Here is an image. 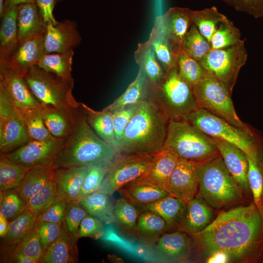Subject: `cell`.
<instances>
[{"label":"cell","mask_w":263,"mask_h":263,"mask_svg":"<svg viewBox=\"0 0 263 263\" xmlns=\"http://www.w3.org/2000/svg\"><path fill=\"white\" fill-rule=\"evenodd\" d=\"M80 106L86 116L88 124L94 132L115 149L116 142L112 112L104 109L101 111H95L82 103H80Z\"/></svg>","instance_id":"cell-31"},{"label":"cell","mask_w":263,"mask_h":263,"mask_svg":"<svg viewBox=\"0 0 263 263\" xmlns=\"http://www.w3.org/2000/svg\"><path fill=\"white\" fill-rule=\"evenodd\" d=\"M44 34L19 41L7 57L0 62L23 77L32 67L38 65L44 54Z\"/></svg>","instance_id":"cell-15"},{"label":"cell","mask_w":263,"mask_h":263,"mask_svg":"<svg viewBox=\"0 0 263 263\" xmlns=\"http://www.w3.org/2000/svg\"><path fill=\"white\" fill-rule=\"evenodd\" d=\"M179 158L172 150L163 148L153 155L146 173L133 182H148L157 185L168 192L170 176Z\"/></svg>","instance_id":"cell-22"},{"label":"cell","mask_w":263,"mask_h":263,"mask_svg":"<svg viewBox=\"0 0 263 263\" xmlns=\"http://www.w3.org/2000/svg\"><path fill=\"white\" fill-rule=\"evenodd\" d=\"M74 54V50L61 53H44L37 65L67 82L74 83L72 75Z\"/></svg>","instance_id":"cell-37"},{"label":"cell","mask_w":263,"mask_h":263,"mask_svg":"<svg viewBox=\"0 0 263 263\" xmlns=\"http://www.w3.org/2000/svg\"><path fill=\"white\" fill-rule=\"evenodd\" d=\"M37 223L40 243L44 255L48 248L60 235L63 223L38 221Z\"/></svg>","instance_id":"cell-52"},{"label":"cell","mask_w":263,"mask_h":263,"mask_svg":"<svg viewBox=\"0 0 263 263\" xmlns=\"http://www.w3.org/2000/svg\"><path fill=\"white\" fill-rule=\"evenodd\" d=\"M247 58L244 39L228 47L211 49L200 63L206 73L223 84L232 93L240 71Z\"/></svg>","instance_id":"cell-9"},{"label":"cell","mask_w":263,"mask_h":263,"mask_svg":"<svg viewBox=\"0 0 263 263\" xmlns=\"http://www.w3.org/2000/svg\"><path fill=\"white\" fill-rule=\"evenodd\" d=\"M26 204L16 189L0 191V214L9 222L25 210Z\"/></svg>","instance_id":"cell-46"},{"label":"cell","mask_w":263,"mask_h":263,"mask_svg":"<svg viewBox=\"0 0 263 263\" xmlns=\"http://www.w3.org/2000/svg\"><path fill=\"white\" fill-rule=\"evenodd\" d=\"M37 222L26 236L16 244L12 253L23 254L34 259L38 263H41L43 255Z\"/></svg>","instance_id":"cell-49"},{"label":"cell","mask_w":263,"mask_h":263,"mask_svg":"<svg viewBox=\"0 0 263 263\" xmlns=\"http://www.w3.org/2000/svg\"><path fill=\"white\" fill-rule=\"evenodd\" d=\"M30 169L14 163L0 156V191L16 189Z\"/></svg>","instance_id":"cell-42"},{"label":"cell","mask_w":263,"mask_h":263,"mask_svg":"<svg viewBox=\"0 0 263 263\" xmlns=\"http://www.w3.org/2000/svg\"><path fill=\"white\" fill-rule=\"evenodd\" d=\"M263 225L261 212L253 202L221 212L205 229L192 236L209 255L221 251L238 260L254 249Z\"/></svg>","instance_id":"cell-1"},{"label":"cell","mask_w":263,"mask_h":263,"mask_svg":"<svg viewBox=\"0 0 263 263\" xmlns=\"http://www.w3.org/2000/svg\"><path fill=\"white\" fill-rule=\"evenodd\" d=\"M81 37L75 21L64 19L47 24L44 38V53H61L78 46Z\"/></svg>","instance_id":"cell-16"},{"label":"cell","mask_w":263,"mask_h":263,"mask_svg":"<svg viewBox=\"0 0 263 263\" xmlns=\"http://www.w3.org/2000/svg\"><path fill=\"white\" fill-rule=\"evenodd\" d=\"M67 139L53 137L46 140H30L7 153L0 154L10 161L32 168L54 164Z\"/></svg>","instance_id":"cell-13"},{"label":"cell","mask_w":263,"mask_h":263,"mask_svg":"<svg viewBox=\"0 0 263 263\" xmlns=\"http://www.w3.org/2000/svg\"><path fill=\"white\" fill-rule=\"evenodd\" d=\"M163 148L179 158L203 163L220 154L211 138L185 120H169Z\"/></svg>","instance_id":"cell-6"},{"label":"cell","mask_w":263,"mask_h":263,"mask_svg":"<svg viewBox=\"0 0 263 263\" xmlns=\"http://www.w3.org/2000/svg\"><path fill=\"white\" fill-rule=\"evenodd\" d=\"M89 167H72L56 169L54 177L57 195L68 203L77 201Z\"/></svg>","instance_id":"cell-21"},{"label":"cell","mask_w":263,"mask_h":263,"mask_svg":"<svg viewBox=\"0 0 263 263\" xmlns=\"http://www.w3.org/2000/svg\"><path fill=\"white\" fill-rule=\"evenodd\" d=\"M134 57L150 87L155 86L162 79L165 71L159 62L152 46L148 40L138 44Z\"/></svg>","instance_id":"cell-28"},{"label":"cell","mask_w":263,"mask_h":263,"mask_svg":"<svg viewBox=\"0 0 263 263\" xmlns=\"http://www.w3.org/2000/svg\"><path fill=\"white\" fill-rule=\"evenodd\" d=\"M196 176L198 194L211 207L221 208L242 201L241 188L220 154L200 163Z\"/></svg>","instance_id":"cell-4"},{"label":"cell","mask_w":263,"mask_h":263,"mask_svg":"<svg viewBox=\"0 0 263 263\" xmlns=\"http://www.w3.org/2000/svg\"><path fill=\"white\" fill-rule=\"evenodd\" d=\"M27 2H36V0H5L4 11L12 7Z\"/></svg>","instance_id":"cell-61"},{"label":"cell","mask_w":263,"mask_h":263,"mask_svg":"<svg viewBox=\"0 0 263 263\" xmlns=\"http://www.w3.org/2000/svg\"><path fill=\"white\" fill-rule=\"evenodd\" d=\"M182 48L199 62L211 49L210 43L193 24L185 38Z\"/></svg>","instance_id":"cell-47"},{"label":"cell","mask_w":263,"mask_h":263,"mask_svg":"<svg viewBox=\"0 0 263 263\" xmlns=\"http://www.w3.org/2000/svg\"><path fill=\"white\" fill-rule=\"evenodd\" d=\"M169 121L149 96L143 100L118 142L116 152L154 154L163 148Z\"/></svg>","instance_id":"cell-2"},{"label":"cell","mask_w":263,"mask_h":263,"mask_svg":"<svg viewBox=\"0 0 263 263\" xmlns=\"http://www.w3.org/2000/svg\"><path fill=\"white\" fill-rule=\"evenodd\" d=\"M196 163L179 158L169 177L168 192L186 203L194 198L198 192Z\"/></svg>","instance_id":"cell-14"},{"label":"cell","mask_w":263,"mask_h":263,"mask_svg":"<svg viewBox=\"0 0 263 263\" xmlns=\"http://www.w3.org/2000/svg\"><path fill=\"white\" fill-rule=\"evenodd\" d=\"M167 231L166 223L162 217L151 211H143L138 219L135 237L148 244L155 245Z\"/></svg>","instance_id":"cell-32"},{"label":"cell","mask_w":263,"mask_h":263,"mask_svg":"<svg viewBox=\"0 0 263 263\" xmlns=\"http://www.w3.org/2000/svg\"><path fill=\"white\" fill-rule=\"evenodd\" d=\"M235 10L254 18H263V0H221Z\"/></svg>","instance_id":"cell-56"},{"label":"cell","mask_w":263,"mask_h":263,"mask_svg":"<svg viewBox=\"0 0 263 263\" xmlns=\"http://www.w3.org/2000/svg\"><path fill=\"white\" fill-rule=\"evenodd\" d=\"M68 202L58 197L46 207L37 218L38 222L63 224L65 220Z\"/></svg>","instance_id":"cell-54"},{"label":"cell","mask_w":263,"mask_h":263,"mask_svg":"<svg viewBox=\"0 0 263 263\" xmlns=\"http://www.w3.org/2000/svg\"><path fill=\"white\" fill-rule=\"evenodd\" d=\"M190 11L188 8L174 7L158 17L165 35L173 47H182L185 38L192 25Z\"/></svg>","instance_id":"cell-19"},{"label":"cell","mask_w":263,"mask_h":263,"mask_svg":"<svg viewBox=\"0 0 263 263\" xmlns=\"http://www.w3.org/2000/svg\"><path fill=\"white\" fill-rule=\"evenodd\" d=\"M18 6L4 12L0 29V60L4 59L19 42L17 28Z\"/></svg>","instance_id":"cell-33"},{"label":"cell","mask_w":263,"mask_h":263,"mask_svg":"<svg viewBox=\"0 0 263 263\" xmlns=\"http://www.w3.org/2000/svg\"><path fill=\"white\" fill-rule=\"evenodd\" d=\"M81 112L79 109L77 112L72 133L54 162L56 169L89 167L101 162L112 161L118 154L112 146L94 132L81 107Z\"/></svg>","instance_id":"cell-3"},{"label":"cell","mask_w":263,"mask_h":263,"mask_svg":"<svg viewBox=\"0 0 263 263\" xmlns=\"http://www.w3.org/2000/svg\"><path fill=\"white\" fill-rule=\"evenodd\" d=\"M118 191L134 205L152 203L170 195L158 185L148 182H132Z\"/></svg>","instance_id":"cell-27"},{"label":"cell","mask_w":263,"mask_h":263,"mask_svg":"<svg viewBox=\"0 0 263 263\" xmlns=\"http://www.w3.org/2000/svg\"><path fill=\"white\" fill-rule=\"evenodd\" d=\"M198 194L186 203L184 220L178 230L193 235L205 229L212 222L211 207Z\"/></svg>","instance_id":"cell-25"},{"label":"cell","mask_w":263,"mask_h":263,"mask_svg":"<svg viewBox=\"0 0 263 263\" xmlns=\"http://www.w3.org/2000/svg\"><path fill=\"white\" fill-rule=\"evenodd\" d=\"M88 214L78 201L68 203L64 224L69 235L76 241L80 223Z\"/></svg>","instance_id":"cell-50"},{"label":"cell","mask_w":263,"mask_h":263,"mask_svg":"<svg viewBox=\"0 0 263 263\" xmlns=\"http://www.w3.org/2000/svg\"><path fill=\"white\" fill-rule=\"evenodd\" d=\"M56 169L54 164L31 168L16 188L26 202L41 189L53 177Z\"/></svg>","instance_id":"cell-30"},{"label":"cell","mask_w":263,"mask_h":263,"mask_svg":"<svg viewBox=\"0 0 263 263\" xmlns=\"http://www.w3.org/2000/svg\"><path fill=\"white\" fill-rule=\"evenodd\" d=\"M150 88L144 74L139 69L135 79L130 84L126 91L103 109L112 112L120 107L137 104L149 97Z\"/></svg>","instance_id":"cell-36"},{"label":"cell","mask_w":263,"mask_h":263,"mask_svg":"<svg viewBox=\"0 0 263 263\" xmlns=\"http://www.w3.org/2000/svg\"><path fill=\"white\" fill-rule=\"evenodd\" d=\"M76 241L67 232L64 223L62 232L43 256V263H75L78 261Z\"/></svg>","instance_id":"cell-29"},{"label":"cell","mask_w":263,"mask_h":263,"mask_svg":"<svg viewBox=\"0 0 263 263\" xmlns=\"http://www.w3.org/2000/svg\"><path fill=\"white\" fill-rule=\"evenodd\" d=\"M114 222L127 236L135 237L138 218L142 213L132 202L121 197L114 205Z\"/></svg>","instance_id":"cell-38"},{"label":"cell","mask_w":263,"mask_h":263,"mask_svg":"<svg viewBox=\"0 0 263 263\" xmlns=\"http://www.w3.org/2000/svg\"><path fill=\"white\" fill-rule=\"evenodd\" d=\"M112 161L103 162L89 167L88 172L83 182L77 201L99 189Z\"/></svg>","instance_id":"cell-45"},{"label":"cell","mask_w":263,"mask_h":263,"mask_svg":"<svg viewBox=\"0 0 263 263\" xmlns=\"http://www.w3.org/2000/svg\"><path fill=\"white\" fill-rule=\"evenodd\" d=\"M191 89L200 108L254 137L249 127L238 117L231 97V93L223 84L207 73Z\"/></svg>","instance_id":"cell-8"},{"label":"cell","mask_w":263,"mask_h":263,"mask_svg":"<svg viewBox=\"0 0 263 263\" xmlns=\"http://www.w3.org/2000/svg\"><path fill=\"white\" fill-rule=\"evenodd\" d=\"M30 140L19 109L0 85V151L11 152Z\"/></svg>","instance_id":"cell-12"},{"label":"cell","mask_w":263,"mask_h":263,"mask_svg":"<svg viewBox=\"0 0 263 263\" xmlns=\"http://www.w3.org/2000/svg\"><path fill=\"white\" fill-rule=\"evenodd\" d=\"M4 1L5 0H0V16L3 14L4 11Z\"/></svg>","instance_id":"cell-62"},{"label":"cell","mask_w":263,"mask_h":263,"mask_svg":"<svg viewBox=\"0 0 263 263\" xmlns=\"http://www.w3.org/2000/svg\"><path fill=\"white\" fill-rule=\"evenodd\" d=\"M188 234L179 230L164 233L155 244L156 251L168 261L186 260L192 247L191 239Z\"/></svg>","instance_id":"cell-24"},{"label":"cell","mask_w":263,"mask_h":263,"mask_svg":"<svg viewBox=\"0 0 263 263\" xmlns=\"http://www.w3.org/2000/svg\"><path fill=\"white\" fill-rule=\"evenodd\" d=\"M104 233L102 222L90 214L82 220L77 235V239L82 237H90L94 239L100 238Z\"/></svg>","instance_id":"cell-55"},{"label":"cell","mask_w":263,"mask_h":263,"mask_svg":"<svg viewBox=\"0 0 263 263\" xmlns=\"http://www.w3.org/2000/svg\"><path fill=\"white\" fill-rule=\"evenodd\" d=\"M38 215L25 208L17 218L9 222L3 239L9 244H17L30 232L37 221Z\"/></svg>","instance_id":"cell-41"},{"label":"cell","mask_w":263,"mask_h":263,"mask_svg":"<svg viewBox=\"0 0 263 263\" xmlns=\"http://www.w3.org/2000/svg\"><path fill=\"white\" fill-rule=\"evenodd\" d=\"M138 104L120 107L112 112L116 142V146L121 139L127 125L136 112Z\"/></svg>","instance_id":"cell-53"},{"label":"cell","mask_w":263,"mask_h":263,"mask_svg":"<svg viewBox=\"0 0 263 263\" xmlns=\"http://www.w3.org/2000/svg\"><path fill=\"white\" fill-rule=\"evenodd\" d=\"M0 85L19 109H38L41 105L32 94L24 77L1 62Z\"/></svg>","instance_id":"cell-17"},{"label":"cell","mask_w":263,"mask_h":263,"mask_svg":"<svg viewBox=\"0 0 263 263\" xmlns=\"http://www.w3.org/2000/svg\"><path fill=\"white\" fill-rule=\"evenodd\" d=\"M9 222L5 217L0 214V236L2 238H3L7 233Z\"/></svg>","instance_id":"cell-60"},{"label":"cell","mask_w":263,"mask_h":263,"mask_svg":"<svg viewBox=\"0 0 263 263\" xmlns=\"http://www.w3.org/2000/svg\"><path fill=\"white\" fill-rule=\"evenodd\" d=\"M56 2V0H36L39 12L47 24L52 23L55 25L58 22L56 19L53 14Z\"/></svg>","instance_id":"cell-57"},{"label":"cell","mask_w":263,"mask_h":263,"mask_svg":"<svg viewBox=\"0 0 263 263\" xmlns=\"http://www.w3.org/2000/svg\"><path fill=\"white\" fill-rule=\"evenodd\" d=\"M176 66L181 77L192 88L206 75L200 62L182 47H173Z\"/></svg>","instance_id":"cell-40"},{"label":"cell","mask_w":263,"mask_h":263,"mask_svg":"<svg viewBox=\"0 0 263 263\" xmlns=\"http://www.w3.org/2000/svg\"><path fill=\"white\" fill-rule=\"evenodd\" d=\"M211 138L230 174L241 188L248 191L250 187L248 181V161L246 154L231 143Z\"/></svg>","instance_id":"cell-18"},{"label":"cell","mask_w":263,"mask_h":263,"mask_svg":"<svg viewBox=\"0 0 263 263\" xmlns=\"http://www.w3.org/2000/svg\"><path fill=\"white\" fill-rule=\"evenodd\" d=\"M247 157L248 161L249 185L253 194L254 202L261 211V202L263 195V177L258 165V159Z\"/></svg>","instance_id":"cell-51"},{"label":"cell","mask_w":263,"mask_h":263,"mask_svg":"<svg viewBox=\"0 0 263 263\" xmlns=\"http://www.w3.org/2000/svg\"><path fill=\"white\" fill-rule=\"evenodd\" d=\"M64 0H56V2H59V1H63Z\"/></svg>","instance_id":"cell-63"},{"label":"cell","mask_w":263,"mask_h":263,"mask_svg":"<svg viewBox=\"0 0 263 263\" xmlns=\"http://www.w3.org/2000/svg\"><path fill=\"white\" fill-rule=\"evenodd\" d=\"M58 197L54 177L27 202L26 208L38 216Z\"/></svg>","instance_id":"cell-48"},{"label":"cell","mask_w":263,"mask_h":263,"mask_svg":"<svg viewBox=\"0 0 263 263\" xmlns=\"http://www.w3.org/2000/svg\"><path fill=\"white\" fill-rule=\"evenodd\" d=\"M192 24L210 42L211 37L219 25L228 19L215 6L190 11Z\"/></svg>","instance_id":"cell-39"},{"label":"cell","mask_w":263,"mask_h":263,"mask_svg":"<svg viewBox=\"0 0 263 263\" xmlns=\"http://www.w3.org/2000/svg\"><path fill=\"white\" fill-rule=\"evenodd\" d=\"M11 259L13 262L18 263H38L34 259L21 253H12Z\"/></svg>","instance_id":"cell-59"},{"label":"cell","mask_w":263,"mask_h":263,"mask_svg":"<svg viewBox=\"0 0 263 263\" xmlns=\"http://www.w3.org/2000/svg\"><path fill=\"white\" fill-rule=\"evenodd\" d=\"M78 202L89 214L102 222L106 224L114 222V206L105 192L98 190Z\"/></svg>","instance_id":"cell-34"},{"label":"cell","mask_w":263,"mask_h":263,"mask_svg":"<svg viewBox=\"0 0 263 263\" xmlns=\"http://www.w3.org/2000/svg\"><path fill=\"white\" fill-rule=\"evenodd\" d=\"M148 41L152 46L156 57L165 72L176 66L173 47L165 35L158 17L155 18Z\"/></svg>","instance_id":"cell-35"},{"label":"cell","mask_w":263,"mask_h":263,"mask_svg":"<svg viewBox=\"0 0 263 263\" xmlns=\"http://www.w3.org/2000/svg\"><path fill=\"white\" fill-rule=\"evenodd\" d=\"M46 26L36 2H27L18 6L19 41L44 34Z\"/></svg>","instance_id":"cell-26"},{"label":"cell","mask_w":263,"mask_h":263,"mask_svg":"<svg viewBox=\"0 0 263 263\" xmlns=\"http://www.w3.org/2000/svg\"><path fill=\"white\" fill-rule=\"evenodd\" d=\"M149 98L169 120H186L200 109L191 87L180 75L176 66L150 87Z\"/></svg>","instance_id":"cell-5"},{"label":"cell","mask_w":263,"mask_h":263,"mask_svg":"<svg viewBox=\"0 0 263 263\" xmlns=\"http://www.w3.org/2000/svg\"><path fill=\"white\" fill-rule=\"evenodd\" d=\"M23 77L32 94L42 105L73 110L80 108V103L73 95L74 83L37 65L32 67Z\"/></svg>","instance_id":"cell-7"},{"label":"cell","mask_w":263,"mask_h":263,"mask_svg":"<svg viewBox=\"0 0 263 263\" xmlns=\"http://www.w3.org/2000/svg\"><path fill=\"white\" fill-rule=\"evenodd\" d=\"M153 155L117 154L111 162L98 190L111 196L124 186L139 178L149 169Z\"/></svg>","instance_id":"cell-11"},{"label":"cell","mask_w":263,"mask_h":263,"mask_svg":"<svg viewBox=\"0 0 263 263\" xmlns=\"http://www.w3.org/2000/svg\"><path fill=\"white\" fill-rule=\"evenodd\" d=\"M229 256L223 251H215L209 255L207 262L209 263H227L230 260Z\"/></svg>","instance_id":"cell-58"},{"label":"cell","mask_w":263,"mask_h":263,"mask_svg":"<svg viewBox=\"0 0 263 263\" xmlns=\"http://www.w3.org/2000/svg\"><path fill=\"white\" fill-rule=\"evenodd\" d=\"M79 108L73 110L41 105L38 110L46 127L52 136L57 138L67 139L75 128Z\"/></svg>","instance_id":"cell-23"},{"label":"cell","mask_w":263,"mask_h":263,"mask_svg":"<svg viewBox=\"0 0 263 263\" xmlns=\"http://www.w3.org/2000/svg\"><path fill=\"white\" fill-rule=\"evenodd\" d=\"M186 120L208 136L231 143L247 156L258 159L253 136L210 112L200 108Z\"/></svg>","instance_id":"cell-10"},{"label":"cell","mask_w":263,"mask_h":263,"mask_svg":"<svg viewBox=\"0 0 263 263\" xmlns=\"http://www.w3.org/2000/svg\"><path fill=\"white\" fill-rule=\"evenodd\" d=\"M240 30L228 19L222 23L210 40L211 49H218L228 47L241 40Z\"/></svg>","instance_id":"cell-44"},{"label":"cell","mask_w":263,"mask_h":263,"mask_svg":"<svg viewBox=\"0 0 263 263\" xmlns=\"http://www.w3.org/2000/svg\"><path fill=\"white\" fill-rule=\"evenodd\" d=\"M141 211H149L162 217L166 222L167 231L178 230L186 212V203L171 195L152 203L135 205Z\"/></svg>","instance_id":"cell-20"},{"label":"cell","mask_w":263,"mask_h":263,"mask_svg":"<svg viewBox=\"0 0 263 263\" xmlns=\"http://www.w3.org/2000/svg\"><path fill=\"white\" fill-rule=\"evenodd\" d=\"M19 110L30 140L43 141L54 137L46 127L38 109Z\"/></svg>","instance_id":"cell-43"}]
</instances>
